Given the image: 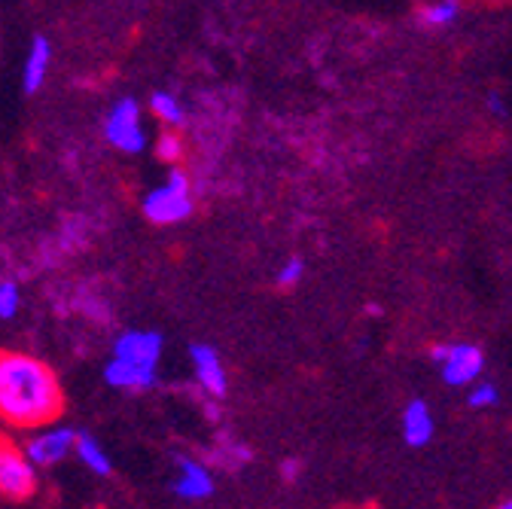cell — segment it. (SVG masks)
Returning <instances> with one entry per match:
<instances>
[{"instance_id": "8992f818", "label": "cell", "mask_w": 512, "mask_h": 509, "mask_svg": "<svg viewBox=\"0 0 512 509\" xmlns=\"http://www.w3.org/2000/svg\"><path fill=\"white\" fill-rule=\"evenodd\" d=\"M37 491V467L28 461L25 449L10 439H0V497L28 500Z\"/></svg>"}, {"instance_id": "4fadbf2b", "label": "cell", "mask_w": 512, "mask_h": 509, "mask_svg": "<svg viewBox=\"0 0 512 509\" xmlns=\"http://www.w3.org/2000/svg\"><path fill=\"white\" fill-rule=\"evenodd\" d=\"M150 113H153L159 122H165L168 129H177V125H183V119H186L183 104H180L171 92H153V98H150Z\"/></svg>"}, {"instance_id": "9a60e30c", "label": "cell", "mask_w": 512, "mask_h": 509, "mask_svg": "<svg viewBox=\"0 0 512 509\" xmlns=\"http://www.w3.org/2000/svg\"><path fill=\"white\" fill-rule=\"evenodd\" d=\"M22 308V290L16 281H0V321H10Z\"/></svg>"}, {"instance_id": "44dd1931", "label": "cell", "mask_w": 512, "mask_h": 509, "mask_svg": "<svg viewBox=\"0 0 512 509\" xmlns=\"http://www.w3.org/2000/svg\"><path fill=\"white\" fill-rule=\"evenodd\" d=\"M497 509H512V497H509V500H503V503H500Z\"/></svg>"}, {"instance_id": "7c38bea8", "label": "cell", "mask_w": 512, "mask_h": 509, "mask_svg": "<svg viewBox=\"0 0 512 509\" xmlns=\"http://www.w3.org/2000/svg\"><path fill=\"white\" fill-rule=\"evenodd\" d=\"M74 452H77L80 464H83L86 470H92L95 476H107V473L113 470V461H110L107 449H104V445H101L95 436H89V433H80V436H77Z\"/></svg>"}, {"instance_id": "6da1fadb", "label": "cell", "mask_w": 512, "mask_h": 509, "mask_svg": "<svg viewBox=\"0 0 512 509\" xmlns=\"http://www.w3.org/2000/svg\"><path fill=\"white\" fill-rule=\"evenodd\" d=\"M64 409L58 375L37 357L0 351V418L13 427H52Z\"/></svg>"}, {"instance_id": "8fae6325", "label": "cell", "mask_w": 512, "mask_h": 509, "mask_svg": "<svg viewBox=\"0 0 512 509\" xmlns=\"http://www.w3.org/2000/svg\"><path fill=\"white\" fill-rule=\"evenodd\" d=\"M52 68V43L46 37H34L28 55H25V68H22V86L25 92H40Z\"/></svg>"}, {"instance_id": "52a82bcc", "label": "cell", "mask_w": 512, "mask_h": 509, "mask_svg": "<svg viewBox=\"0 0 512 509\" xmlns=\"http://www.w3.org/2000/svg\"><path fill=\"white\" fill-rule=\"evenodd\" d=\"M77 436L71 427H43L40 433H34L25 445V455L34 467H49V464H58L64 461L77 445Z\"/></svg>"}, {"instance_id": "30bf717a", "label": "cell", "mask_w": 512, "mask_h": 509, "mask_svg": "<svg viewBox=\"0 0 512 509\" xmlns=\"http://www.w3.org/2000/svg\"><path fill=\"white\" fill-rule=\"evenodd\" d=\"M436 433V418L424 400H409L403 409V439L412 449H424Z\"/></svg>"}, {"instance_id": "9c48e42d", "label": "cell", "mask_w": 512, "mask_h": 509, "mask_svg": "<svg viewBox=\"0 0 512 509\" xmlns=\"http://www.w3.org/2000/svg\"><path fill=\"white\" fill-rule=\"evenodd\" d=\"M217 482H214V473L196 461V458H177V476H174V494L180 500H189V503H199V500H208L214 494Z\"/></svg>"}, {"instance_id": "7a4b0ae2", "label": "cell", "mask_w": 512, "mask_h": 509, "mask_svg": "<svg viewBox=\"0 0 512 509\" xmlns=\"http://www.w3.org/2000/svg\"><path fill=\"white\" fill-rule=\"evenodd\" d=\"M162 336L153 330H125L113 342V354L104 366L110 388L119 391H147L159 378Z\"/></svg>"}, {"instance_id": "ffe728a7", "label": "cell", "mask_w": 512, "mask_h": 509, "mask_svg": "<svg viewBox=\"0 0 512 509\" xmlns=\"http://www.w3.org/2000/svg\"><path fill=\"white\" fill-rule=\"evenodd\" d=\"M488 104H491V110H494L497 116H503V113H506V110H503V101H500V98H491Z\"/></svg>"}, {"instance_id": "5bb4252c", "label": "cell", "mask_w": 512, "mask_h": 509, "mask_svg": "<svg viewBox=\"0 0 512 509\" xmlns=\"http://www.w3.org/2000/svg\"><path fill=\"white\" fill-rule=\"evenodd\" d=\"M458 16H461V7L455 4V0H439V4H427L421 10V22L430 28H445V25H452Z\"/></svg>"}, {"instance_id": "ba28073f", "label": "cell", "mask_w": 512, "mask_h": 509, "mask_svg": "<svg viewBox=\"0 0 512 509\" xmlns=\"http://www.w3.org/2000/svg\"><path fill=\"white\" fill-rule=\"evenodd\" d=\"M189 360H192V372H196L199 388L208 397H217V400L226 397L229 375H226V366H223L217 348H211V345H192L189 348Z\"/></svg>"}, {"instance_id": "ac0fdd59", "label": "cell", "mask_w": 512, "mask_h": 509, "mask_svg": "<svg viewBox=\"0 0 512 509\" xmlns=\"http://www.w3.org/2000/svg\"><path fill=\"white\" fill-rule=\"evenodd\" d=\"M302 275H305V263H302L299 257H293V260H287V263L278 269L275 281H278V287L290 290V287H296V284L302 281Z\"/></svg>"}, {"instance_id": "d6986e66", "label": "cell", "mask_w": 512, "mask_h": 509, "mask_svg": "<svg viewBox=\"0 0 512 509\" xmlns=\"http://www.w3.org/2000/svg\"><path fill=\"white\" fill-rule=\"evenodd\" d=\"M281 473H284V479H287V482H293V479L299 476V461H293V458H290V461H284Z\"/></svg>"}, {"instance_id": "3957f363", "label": "cell", "mask_w": 512, "mask_h": 509, "mask_svg": "<svg viewBox=\"0 0 512 509\" xmlns=\"http://www.w3.org/2000/svg\"><path fill=\"white\" fill-rule=\"evenodd\" d=\"M141 208H144V217L156 226H171V223L186 220L192 214V183L186 171L171 168L168 177L144 196Z\"/></svg>"}, {"instance_id": "e0dca14e", "label": "cell", "mask_w": 512, "mask_h": 509, "mask_svg": "<svg viewBox=\"0 0 512 509\" xmlns=\"http://www.w3.org/2000/svg\"><path fill=\"white\" fill-rule=\"evenodd\" d=\"M156 156L162 162H168V165H177L183 159V141H180V135L171 132V129H165L159 135V141H156Z\"/></svg>"}, {"instance_id": "5b68a950", "label": "cell", "mask_w": 512, "mask_h": 509, "mask_svg": "<svg viewBox=\"0 0 512 509\" xmlns=\"http://www.w3.org/2000/svg\"><path fill=\"white\" fill-rule=\"evenodd\" d=\"M107 141L122 153H141L147 150V132H144V113L135 98H119L104 119Z\"/></svg>"}, {"instance_id": "277c9868", "label": "cell", "mask_w": 512, "mask_h": 509, "mask_svg": "<svg viewBox=\"0 0 512 509\" xmlns=\"http://www.w3.org/2000/svg\"><path fill=\"white\" fill-rule=\"evenodd\" d=\"M430 357L436 360L445 385L452 388H473L482 381L485 372V354L473 342H452V345H433Z\"/></svg>"}, {"instance_id": "2e32d148", "label": "cell", "mask_w": 512, "mask_h": 509, "mask_svg": "<svg viewBox=\"0 0 512 509\" xmlns=\"http://www.w3.org/2000/svg\"><path fill=\"white\" fill-rule=\"evenodd\" d=\"M467 403L473 409H491V406L500 403V391H497L494 381H476V385L470 388V394H467Z\"/></svg>"}]
</instances>
